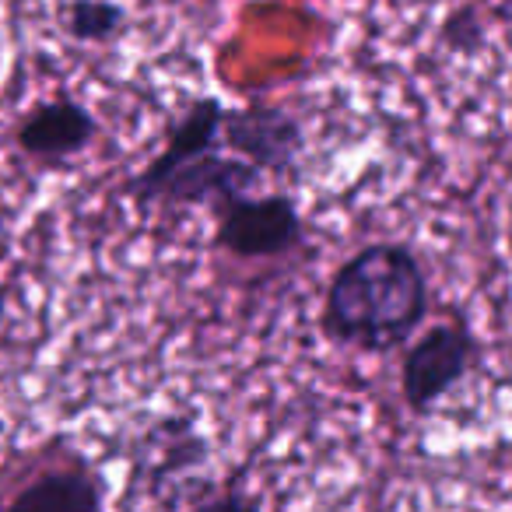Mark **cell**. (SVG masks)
<instances>
[{
    "mask_svg": "<svg viewBox=\"0 0 512 512\" xmlns=\"http://www.w3.org/2000/svg\"><path fill=\"white\" fill-rule=\"evenodd\" d=\"M428 316V274L404 242H372L334 271L320 327L341 348L390 355L414 341Z\"/></svg>",
    "mask_w": 512,
    "mask_h": 512,
    "instance_id": "6da1fadb",
    "label": "cell"
},
{
    "mask_svg": "<svg viewBox=\"0 0 512 512\" xmlns=\"http://www.w3.org/2000/svg\"><path fill=\"white\" fill-rule=\"evenodd\" d=\"M221 106L214 95H200L186 106L183 120L169 130L165 148L127 183V197L141 211L148 207H218L225 200L256 193L264 172L225 155Z\"/></svg>",
    "mask_w": 512,
    "mask_h": 512,
    "instance_id": "7a4b0ae2",
    "label": "cell"
},
{
    "mask_svg": "<svg viewBox=\"0 0 512 512\" xmlns=\"http://www.w3.org/2000/svg\"><path fill=\"white\" fill-rule=\"evenodd\" d=\"M214 211V242L239 260H271L302 246L306 221L292 193H264V197H235Z\"/></svg>",
    "mask_w": 512,
    "mask_h": 512,
    "instance_id": "3957f363",
    "label": "cell"
},
{
    "mask_svg": "<svg viewBox=\"0 0 512 512\" xmlns=\"http://www.w3.org/2000/svg\"><path fill=\"white\" fill-rule=\"evenodd\" d=\"M477 344L463 320L435 323L404 348L400 362V397L411 414H428L449 390L467 379Z\"/></svg>",
    "mask_w": 512,
    "mask_h": 512,
    "instance_id": "277c9868",
    "label": "cell"
},
{
    "mask_svg": "<svg viewBox=\"0 0 512 512\" xmlns=\"http://www.w3.org/2000/svg\"><path fill=\"white\" fill-rule=\"evenodd\" d=\"M221 144L235 158L249 162L256 172L267 176H292L306 151V134L295 113L281 106H253L228 109L221 116Z\"/></svg>",
    "mask_w": 512,
    "mask_h": 512,
    "instance_id": "5b68a950",
    "label": "cell"
},
{
    "mask_svg": "<svg viewBox=\"0 0 512 512\" xmlns=\"http://www.w3.org/2000/svg\"><path fill=\"white\" fill-rule=\"evenodd\" d=\"M95 137H99L95 113L85 102L67 99V95L32 106L15 127L18 151L39 165H60L81 155Z\"/></svg>",
    "mask_w": 512,
    "mask_h": 512,
    "instance_id": "8992f818",
    "label": "cell"
},
{
    "mask_svg": "<svg viewBox=\"0 0 512 512\" xmlns=\"http://www.w3.org/2000/svg\"><path fill=\"white\" fill-rule=\"evenodd\" d=\"M4 512H106V484L85 463L46 467L18 484Z\"/></svg>",
    "mask_w": 512,
    "mask_h": 512,
    "instance_id": "52a82bcc",
    "label": "cell"
},
{
    "mask_svg": "<svg viewBox=\"0 0 512 512\" xmlns=\"http://www.w3.org/2000/svg\"><path fill=\"white\" fill-rule=\"evenodd\" d=\"M137 460H141V474L151 495H162L165 484H176V477L190 474L193 467L207 460V442L193 428V421L165 418L155 428H148Z\"/></svg>",
    "mask_w": 512,
    "mask_h": 512,
    "instance_id": "ba28073f",
    "label": "cell"
},
{
    "mask_svg": "<svg viewBox=\"0 0 512 512\" xmlns=\"http://www.w3.org/2000/svg\"><path fill=\"white\" fill-rule=\"evenodd\" d=\"M60 25L74 43L106 46L127 32L130 15L116 0H67L60 11Z\"/></svg>",
    "mask_w": 512,
    "mask_h": 512,
    "instance_id": "9c48e42d",
    "label": "cell"
},
{
    "mask_svg": "<svg viewBox=\"0 0 512 512\" xmlns=\"http://www.w3.org/2000/svg\"><path fill=\"white\" fill-rule=\"evenodd\" d=\"M491 22L512 25V0H467L449 11L439 39L453 53H477L484 46V32Z\"/></svg>",
    "mask_w": 512,
    "mask_h": 512,
    "instance_id": "30bf717a",
    "label": "cell"
},
{
    "mask_svg": "<svg viewBox=\"0 0 512 512\" xmlns=\"http://www.w3.org/2000/svg\"><path fill=\"white\" fill-rule=\"evenodd\" d=\"M190 512H264V502L242 488H228V491H218V495L204 498V502H197Z\"/></svg>",
    "mask_w": 512,
    "mask_h": 512,
    "instance_id": "8fae6325",
    "label": "cell"
},
{
    "mask_svg": "<svg viewBox=\"0 0 512 512\" xmlns=\"http://www.w3.org/2000/svg\"><path fill=\"white\" fill-rule=\"evenodd\" d=\"M4 320H8V281L0 278V330H4Z\"/></svg>",
    "mask_w": 512,
    "mask_h": 512,
    "instance_id": "7c38bea8",
    "label": "cell"
}]
</instances>
